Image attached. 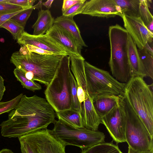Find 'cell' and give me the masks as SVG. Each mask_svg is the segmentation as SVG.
I'll use <instances>...</instances> for the list:
<instances>
[{
	"mask_svg": "<svg viewBox=\"0 0 153 153\" xmlns=\"http://www.w3.org/2000/svg\"><path fill=\"white\" fill-rule=\"evenodd\" d=\"M54 19L49 10L41 9L38 13V17L32 26L34 35H42L45 33L54 24Z\"/></svg>",
	"mask_w": 153,
	"mask_h": 153,
	"instance_id": "obj_20",
	"label": "cell"
},
{
	"mask_svg": "<svg viewBox=\"0 0 153 153\" xmlns=\"http://www.w3.org/2000/svg\"><path fill=\"white\" fill-rule=\"evenodd\" d=\"M25 46L27 51L30 52H33L41 55H52L54 54L52 52L45 50L33 45H27Z\"/></svg>",
	"mask_w": 153,
	"mask_h": 153,
	"instance_id": "obj_34",
	"label": "cell"
},
{
	"mask_svg": "<svg viewBox=\"0 0 153 153\" xmlns=\"http://www.w3.org/2000/svg\"><path fill=\"white\" fill-rule=\"evenodd\" d=\"M84 69L87 91L90 98L97 95L109 93L116 95L124 94L126 83L118 81L109 72L84 62Z\"/></svg>",
	"mask_w": 153,
	"mask_h": 153,
	"instance_id": "obj_8",
	"label": "cell"
},
{
	"mask_svg": "<svg viewBox=\"0 0 153 153\" xmlns=\"http://www.w3.org/2000/svg\"><path fill=\"white\" fill-rule=\"evenodd\" d=\"M46 100L36 95H23L7 120L1 124V135L19 137L47 128L56 121V112Z\"/></svg>",
	"mask_w": 153,
	"mask_h": 153,
	"instance_id": "obj_1",
	"label": "cell"
},
{
	"mask_svg": "<svg viewBox=\"0 0 153 153\" xmlns=\"http://www.w3.org/2000/svg\"><path fill=\"white\" fill-rule=\"evenodd\" d=\"M35 1L34 0H7V2L19 6L25 9L32 7Z\"/></svg>",
	"mask_w": 153,
	"mask_h": 153,
	"instance_id": "obj_33",
	"label": "cell"
},
{
	"mask_svg": "<svg viewBox=\"0 0 153 153\" xmlns=\"http://www.w3.org/2000/svg\"><path fill=\"white\" fill-rule=\"evenodd\" d=\"M42 1H39L35 5H33L31 7L24 10L13 16L10 19L14 21L21 26L25 27L26 22L33 10L41 8L42 5Z\"/></svg>",
	"mask_w": 153,
	"mask_h": 153,
	"instance_id": "obj_26",
	"label": "cell"
},
{
	"mask_svg": "<svg viewBox=\"0 0 153 153\" xmlns=\"http://www.w3.org/2000/svg\"><path fill=\"white\" fill-rule=\"evenodd\" d=\"M70 62L69 55L63 56L53 79L45 91L47 101L56 112L71 108Z\"/></svg>",
	"mask_w": 153,
	"mask_h": 153,
	"instance_id": "obj_5",
	"label": "cell"
},
{
	"mask_svg": "<svg viewBox=\"0 0 153 153\" xmlns=\"http://www.w3.org/2000/svg\"><path fill=\"white\" fill-rule=\"evenodd\" d=\"M5 1V0H0V2L4 1Z\"/></svg>",
	"mask_w": 153,
	"mask_h": 153,
	"instance_id": "obj_42",
	"label": "cell"
},
{
	"mask_svg": "<svg viewBox=\"0 0 153 153\" xmlns=\"http://www.w3.org/2000/svg\"><path fill=\"white\" fill-rule=\"evenodd\" d=\"M81 14L106 18L117 15L122 17L114 0L86 1L82 7Z\"/></svg>",
	"mask_w": 153,
	"mask_h": 153,
	"instance_id": "obj_13",
	"label": "cell"
},
{
	"mask_svg": "<svg viewBox=\"0 0 153 153\" xmlns=\"http://www.w3.org/2000/svg\"><path fill=\"white\" fill-rule=\"evenodd\" d=\"M13 73L23 88L33 92L42 89V87L39 83L28 79L26 77L25 74L20 70L16 68L14 70Z\"/></svg>",
	"mask_w": 153,
	"mask_h": 153,
	"instance_id": "obj_25",
	"label": "cell"
},
{
	"mask_svg": "<svg viewBox=\"0 0 153 153\" xmlns=\"http://www.w3.org/2000/svg\"><path fill=\"white\" fill-rule=\"evenodd\" d=\"M0 126H1V124H0Z\"/></svg>",
	"mask_w": 153,
	"mask_h": 153,
	"instance_id": "obj_43",
	"label": "cell"
},
{
	"mask_svg": "<svg viewBox=\"0 0 153 153\" xmlns=\"http://www.w3.org/2000/svg\"><path fill=\"white\" fill-rule=\"evenodd\" d=\"M65 55H41L27 51L25 46L12 53L10 62L25 74L28 79L36 81L47 87L53 79Z\"/></svg>",
	"mask_w": 153,
	"mask_h": 153,
	"instance_id": "obj_2",
	"label": "cell"
},
{
	"mask_svg": "<svg viewBox=\"0 0 153 153\" xmlns=\"http://www.w3.org/2000/svg\"><path fill=\"white\" fill-rule=\"evenodd\" d=\"M139 17L147 27L153 22V17L149 9L148 0H140Z\"/></svg>",
	"mask_w": 153,
	"mask_h": 153,
	"instance_id": "obj_28",
	"label": "cell"
},
{
	"mask_svg": "<svg viewBox=\"0 0 153 153\" xmlns=\"http://www.w3.org/2000/svg\"><path fill=\"white\" fill-rule=\"evenodd\" d=\"M101 121L117 144L126 142L125 113L120 101L119 105L101 118Z\"/></svg>",
	"mask_w": 153,
	"mask_h": 153,
	"instance_id": "obj_10",
	"label": "cell"
},
{
	"mask_svg": "<svg viewBox=\"0 0 153 153\" xmlns=\"http://www.w3.org/2000/svg\"><path fill=\"white\" fill-rule=\"evenodd\" d=\"M153 40L148 42L144 48L147 52L152 56L153 55Z\"/></svg>",
	"mask_w": 153,
	"mask_h": 153,
	"instance_id": "obj_38",
	"label": "cell"
},
{
	"mask_svg": "<svg viewBox=\"0 0 153 153\" xmlns=\"http://www.w3.org/2000/svg\"><path fill=\"white\" fill-rule=\"evenodd\" d=\"M4 80L0 75V102L2 98L4 92L6 90V88L4 85Z\"/></svg>",
	"mask_w": 153,
	"mask_h": 153,
	"instance_id": "obj_37",
	"label": "cell"
},
{
	"mask_svg": "<svg viewBox=\"0 0 153 153\" xmlns=\"http://www.w3.org/2000/svg\"><path fill=\"white\" fill-rule=\"evenodd\" d=\"M73 18L62 15L57 17L54 19V24L71 34L82 47H87L81 36L79 28Z\"/></svg>",
	"mask_w": 153,
	"mask_h": 153,
	"instance_id": "obj_19",
	"label": "cell"
},
{
	"mask_svg": "<svg viewBox=\"0 0 153 153\" xmlns=\"http://www.w3.org/2000/svg\"><path fill=\"white\" fill-rule=\"evenodd\" d=\"M1 28H3L8 30L12 35L13 39L17 41L20 38L24 32L25 27L10 19L4 22Z\"/></svg>",
	"mask_w": 153,
	"mask_h": 153,
	"instance_id": "obj_27",
	"label": "cell"
},
{
	"mask_svg": "<svg viewBox=\"0 0 153 153\" xmlns=\"http://www.w3.org/2000/svg\"><path fill=\"white\" fill-rule=\"evenodd\" d=\"M127 49L131 77H146L141 64L136 45L129 34L128 40Z\"/></svg>",
	"mask_w": 153,
	"mask_h": 153,
	"instance_id": "obj_18",
	"label": "cell"
},
{
	"mask_svg": "<svg viewBox=\"0 0 153 153\" xmlns=\"http://www.w3.org/2000/svg\"><path fill=\"white\" fill-rule=\"evenodd\" d=\"M71 62L70 69L77 85V95L81 103L89 97L87 91L86 79L84 69L85 59L69 55Z\"/></svg>",
	"mask_w": 153,
	"mask_h": 153,
	"instance_id": "obj_15",
	"label": "cell"
},
{
	"mask_svg": "<svg viewBox=\"0 0 153 153\" xmlns=\"http://www.w3.org/2000/svg\"><path fill=\"white\" fill-rule=\"evenodd\" d=\"M141 64L146 77L153 79V57L145 48L137 49Z\"/></svg>",
	"mask_w": 153,
	"mask_h": 153,
	"instance_id": "obj_24",
	"label": "cell"
},
{
	"mask_svg": "<svg viewBox=\"0 0 153 153\" xmlns=\"http://www.w3.org/2000/svg\"><path fill=\"white\" fill-rule=\"evenodd\" d=\"M108 34L110 46L108 64L112 76L120 82L126 83L131 77L127 49L129 34L117 24L109 26Z\"/></svg>",
	"mask_w": 153,
	"mask_h": 153,
	"instance_id": "obj_4",
	"label": "cell"
},
{
	"mask_svg": "<svg viewBox=\"0 0 153 153\" xmlns=\"http://www.w3.org/2000/svg\"><path fill=\"white\" fill-rule=\"evenodd\" d=\"M70 81L71 88V105L70 109L77 111L80 114L81 104L78 100L77 95V83L71 73L70 75Z\"/></svg>",
	"mask_w": 153,
	"mask_h": 153,
	"instance_id": "obj_29",
	"label": "cell"
},
{
	"mask_svg": "<svg viewBox=\"0 0 153 153\" xmlns=\"http://www.w3.org/2000/svg\"><path fill=\"white\" fill-rule=\"evenodd\" d=\"M0 153H14L11 150L7 149H3L0 150Z\"/></svg>",
	"mask_w": 153,
	"mask_h": 153,
	"instance_id": "obj_41",
	"label": "cell"
},
{
	"mask_svg": "<svg viewBox=\"0 0 153 153\" xmlns=\"http://www.w3.org/2000/svg\"><path fill=\"white\" fill-rule=\"evenodd\" d=\"M54 1L53 0H48L45 2H42V5L48 9H50Z\"/></svg>",
	"mask_w": 153,
	"mask_h": 153,
	"instance_id": "obj_40",
	"label": "cell"
},
{
	"mask_svg": "<svg viewBox=\"0 0 153 153\" xmlns=\"http://www.w3.org/2000/svg\"><path fill=\"white\" fill-rule=\"evenodd\" d=\"M80 114L84 127L93 131L98 130L99 125L102 123L101 118L96 111L90 98L81 103Z\"/></svg>",
	"mask_w": 153,
	"mask_h": 153,
	"instance_id": "obj_17",
	"label": "cell"
},
{
	"mask_svg": "<svg viewBox=\"0 0 153 153\" xmlns=\"http://www.w3.org/2000/svg\"><path fill=\"white\" fill-rule=\"evenodd\" d=\"M23 94L21 93L10 100L6 102H0V115L8 112L13 109L20 100Z\"/></svg>",
	"mask_w": 153,
	"mask_h": 153,
	"instance_id": "obj_30",
	"label": "cell"
},
{
	"mask_svg": "<svg viewBox=\"0 0 153 153\" xmlns=\"http://www.w3.org/2000/svg\"><path fill=\"white\" fill-rule=\"evenodd\" d=\"M120 97L125 113L126 142L128 147L137 151L153 150V138L130 105L124 94L120 95Z\"/></svg>",
	"mask_w": 153,
	"mask_h": 153,
	"instance_id": "obj_7",
	"label": "cell"
},
{
	"mask_svg": "<svg viewBox=\"0 0 153 153\" xmlns=\"http://www.w3.org/2000/svg\"><path fill=\"white\" fill-rule=\"evenodd\" d=\"M124 26L138 49L145 48L146 43L153 40V33L150 31L140 17L123 15Z\"/></svg>",
	"mask_w": 153,
	"mask_h": 153,
	"instance_id": "obj_12",
	"label": "cell"
},
{
	"mask_svg": "<svg viewBox=\"0 0 153 153\" xmlns=\"http://www.w3.org/2000/svg\"><path fill=\"white\" fill-rule=\"evenodd\" d=\"M124 95L153 138V94L143 77L131 76L126 83Z\"/></svg>",
	"mask_w": 153,
	"mask_h": 153,
	"instance_id": "obj_3",
	"label": "cell"
},
{
	"mask_svg": "<svg viewBox=\"0 0 153 153\" xmlns=\"http://www.w3.org/2000/svg\"><path fill=\"white\" fill-rule=\"evenodd\" d=\"M24 10V9H22L18 11L11 13H0V28H1V26L6 21L10 19L13 16L21 12Z\"/></svg>",
	"mask_w": 153,
	"mask_h": 153,
	"instance_id": "obj_36",
	"label": "cell"
},
{
	"mask_svg": "<svg viewBox=\"0 0 153 153\" xmlns=\"http://www.w3.org/2000/svg\"><path fill=\"white\" fill-rule=\"evenodd\" d=\"M128 153H153V150L145 151H137L133 150L128 147Z\"/></svg>",
	"mask_w": 153,
	"mask_h": 153,
	"instance_id": "obj_39",
	"label": "cell"
},
{
	"mask_svg": "<svg viewBox=\"0 0 153 153\" xmlns=\"http://www.w3.org/2000/svg\"><path fill=\"white\" fill-rule=\"evenodd\" d=\"M114 1L118 6L122 16L124 15L131 17H139L140 0Z\"/></svg>",
	"mask_w": 153,
	"mask_h": 153,
	"instance_id": "obj_21",
	"label": "cell"
},
{
	"mask_svg": "<svg viewBox=\"0 0 153 153\" xmlns=\"http://www.w3.org/2000/svg\"><path fill=\"white\" fill-rule=\"evenodd\" d=\"M86 1L78 3L74 5L66 11L62 13V16L73 17L76 15L81 14L82 7Z\"/></svg>",
	"mask_w": 153,
	"mask_h": 153,
	"instance_id": "obj_32",
	"label": "cell"
},
{
	"mask_svg": "<svg viewBox=\"0 0 153 153\" xmlns=\"http://www.w3.org/2000/svg\"><path fill=\"white\" fill-rule=\"evenodd\" d=\"M17 42L21 47L29 45L52 52L54 54L68 55L62 45L46 34L34 35L24 31Z\"/></svg>",
	"mask_w": 153,
	"mask_h": 153,
	"instance_id": "obj_11",
	"label": "cell"
},
{
	"mask_svg": "<svg viewBox=\"0 0 153 153\" xmlns=\"http://www.w3.org/2000/svg\"><path fill=\"white\" fill-rule=\"evenodd\" d=\"M86 0H64L62 9V13H64L74 5L86 1Z\"/></svg>",
	"mask_w": 153,
	"mask_h": 153,
	"instance_id": "obj_35",
	"label": "cell"
},
{
	"mask_svg": "<svg viewBox=\"0 0 153 153\" xmlns=\"http://www.w3.org/2000/svg\"><path fill=\"white\" fill-rule=\"evenodd\" d=\"M53 123L54 128L49 131L65 146H76L82 150L105 142V134L98 130L74 127L60 120Z\"/></svg>",
	"mask_w": 153,
	"mask_h": 153,
	"instance_id": "obj_6",
	"label": "cell"
},
{
	"mask_svg": "<svg viewBox=\"0 0 153 153\" xmlns=\"http://www.w3.org/2000/svg\"><path fill=\"white\" fill-rule=\"evenodd\" d=\"M22 153H66L65 146L47 128L18 138Z\"/></svg>",
	"mask_w": 153,
	"mask_h": 153,
	"instance_id": "obj_9",
	"label": "cell"
},
{
	"mask_svg": "<svg viewBox=\"0 0 153 153\" xmlns=\"http://www.w3.org/2000/svg\"><path fill=\"white\" fill-rule=\"evenodd\" d=\"M59 120L74 127L82 128L83 126L80 114L71 109L56 112Z\"/></svg>",
	"mask_w": 153,
	"mask_h": 153,
	"instance_id": "obj_22",
	"label": "cell"
},
{
	"mask_svg": "<svg viewBox=\"0 0 153 153\" xmlns=\"http://www.w3.org/2000/svg\"><path fill=\"white\" fill-rule=\"evenodd\" d=\"M120 95L104 93L97 95L93 99V106L101 118L120 105Z\"/></svg>",
	"mask_w": 153,
	"mask_h": 153,
	"instance_id": "obj_16",
	"label": "cell"
},
{
	"mask_svg": "<svg viewBox=\"0 0 153 153\" xmlns=\"http://www.w3.org/2000/svg\"><path fill=\"white\" fill-rule=\"evenodd\" d=\"M45 34L62 45L69 56L84 59L81 53L82 47L71 34L60 27L54 24Z\"/></svg>",
	"mask_w": 153,
	"mask_h": 153,
	"instance_id": "obj_14",
	"label": "cell"
},
{
	"mask_svg": "<svg viewBox=\"0 0 153 153\" xmlns=\"http://www.w3.org/2000/svg\"><path fill=\"white\" fill-rule=\"evenodd\" d=\"M81 153H122L117 145L104 142L88 149L82 150Z\"/></svg>",
	"mask_w": 153,
	"mask_h": 153,
	"instance_id": "obj_23",
	"label": "cell"
},
{
	"mask_svg": "<svg viewBox=\"0 0 153 153\" xmlns=\"http://www.w3.org/2000/svg\"><path fill=\"white\" fill-rule=\"evenodd\" d=\"M7 0L0 2V13H9L18 11L22 9L20 6L7 2Z\"/></svg>",
	"mask_w": 153,
	"mask_h": 153,
	"instance_id": "obj_31",
	"label": "cell"
}]
</instances>
